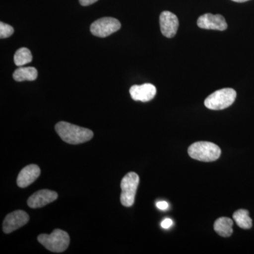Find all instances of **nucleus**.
<instances>
[{"label": "nucleus", "instance_id": "2", "mask_svg": "<svg viewBox=\"0 0 254 254\" xmlns=\"http://www.w3.org/2000/svg\"><path fill=\"white\" fill-rule=\"evenodd\" d=\"M188 153L190 158L194 160L202 162H213L220 158L221 150L215 143L199 141L189 147Z\"/></svg>", "mask_w": 254, "mask_h": 254}, {"label": "nucleus", "instance_id": "15", "mask_svg": "<svg viewBox=\"0 0 254 254\" xmlns=\"http://www.w3.org/2000/svg\"><path fill=\"white\" fill-rule=\"evenodd\" d=\"M233 219L237 225L244 230H249L252 227V220L248 210L240 209L233 214Z\"/></svg>", "mask_w": 254, "mask_h": 254}, {"label": "nucleus", "instance_id": "17", "mask_svg": "<svg viewBox=\"0 0 254 254\" xmlns=\"http://www.w3.org/2000/svg\"><path fill=\"white\" fill-rule=\"evenodd\" d=\"M14 29L12 26L6 23H0V38H9L14 33Z\"/></svg>", "mask_w": 254, "mask_h": 254}, {"label": "nucleus", "instance_id": "20", "mask_svg": "<svg viewBox=\"0 0 254 254\" xmlns=\"http://www.w3.org/2000/svg\"><path fill=\"white\" fill-rule=\"evenodd\" d=\"M98 0H79L80 4L82 5V6H89L93 3L96 2Z\"/></svg>", "mask_w": 254, "mask_h": 254}, {"label": "nucleus", "instance_id": "13", "mask_svg": "<svg viewBox=\"0 0 254 254\" xmlns=\"http://www.w3.org/2000/svg\"><path fill=\"white\" fill-rule=\"evenodd\" d=\"M233 221L232 219L222 217L218 218L214 223V230L220 236L229 237L233 233Z\"/></svg>", "mask_w": 254, "mask_h": 254}, {"label": "nucleus", "instance_id": "16", "mask_svg": "<svg viewBox=\"0 0 254 254\" xmlns=\"http://www.w3.org/2000/svg\"><path fill=\"white\" fill-rule=\"evenodd\" d=\"M33 60L31 52L28 48H21L15 53L14 61L17 66H23Z\"/></svg>", "mask_w": 254, "mask_h": 254}, {"label": "nucleus", "instance_id": "1", "mask_svg": "<svg viewBox=\"0 0 254 254\" xmlns=\"http://www.w3.org/2000/svg\"><path fill=\"white\" fill-rule=\"evenodd\" d=\"M55 131L64 141L69 144L85 143L93 137V132L91 130L66 122H60L57 124Z\"/></svg>", "mask_w": 254, "mask_h": 254}, {"label": "nucleus", "instance_id": "9", "mask_svg": "<svg viewBox=\"0 0 254 254\" xmlns=\"http://www.w3.org/2000/svg\"><path fill=\"white\" fill-rule=\"evenodd\" d=\"M160 31L164 36L172 38L176 35L179 28L177 16L170 11H163L160 16Z\"/></svg>", "mask_w": 254, "mask_h": 254}, {"label": "nucleus", "instance_id": "12", "mask_svg": "<svg viewBox=\"0 0 254 254\" xmlns=\"http://www.w3.org/2000/svg\"><path fill=\"white\" fill-rule=\"evenodd\" d=\"M41 175V169L36 165L25 167L18 174L17 185L21 188H26L33 183Z\"/></svg>", "mask_w": 254, "mask_h": 254}, {"label": "nucleus", "instance_id": "19", "mask_svg": "<svg viewBox=\"0 0 254 254\" xmlns=\"http://www.w3.org/2000/svg\"><path fill=\"white\" fill-rule=\"evenodd\" d=\"M156 206L157 208L160 209V210H168L169 208V203L168 202L162 200V201L157 202Z\"/></svg>", "mask_w": 254, "mask_h": 254}, {"label": "nucleus", "instance_id": "21", "mask_svg": "<svg viewBox=\"0 0 254 254\" xmlns=\"http://www.w3.org/2000/svg\"><path fill=\"white\" fill-rule=\"evenodd\" d=\"M232 1H235V2L242 3L249 1V0H232Z\"/></svg>", "mask_w": 254, "mask_h": 254}, {"label": "nucleus", "instance_id": "4", "mask_svg": "<svg viewBox=\"0 0 254 254\" xmlns=\"http://www.w3.org/2000/svg\"><path fill=\"white\" fill-rule=\"evenodd\" d=\"M236 97L237 92L233 88H222L207 97L204 102L205 106L213 110L226 109L233 104Z\"/></svg>", "mask_w": 254, "mask_h": 254}, {"label": "nucleus", "instance_id": "3", "mask_svg": "<svg viewBox=\"0 0 254 254\" xmlns=\"http://www.w3.org/2000/svg\"><path fill=\"white\" fill-rule=\"evenodd\" d=\"M38 240L47 250L55 253L64 252L70 243V238L67 232L60 229H56L50 235H40Z\"/></svg>", "mask_w": 254, "mask_h": 254}, {"label": "nucleus", "instance_id": "6", "mask_svg": "<svg viewBox=\"0 0 254 254\" xmlns=\"http://www.w3.org/2000/svg\"><path fill=\"white\" fill-rule=\"evenodd\" d=\"M121 23L115 18L104 17L96 20L91 26V32L93 36L105 38L119 31Z\"/></svg>", "mask_w": 254, "mask_h": 254}, {"label": "nucleus", "instance_id": "7", "mask_svg": "<svg viewBox=\"0 0 254 254\" xmlns=\"http://www.w3.org/2000/svg\"><path fill=\"white\" fill-rule=\"evenodd\" d=\"M29 220V216L23 210H16L6 215L3 222V231L9 234L24 226Z\"/></svg>", "mask_w": 254, "mask_h": 254}, {"label": "nucleus", "instance_id": "8", "mask_svg": "<svg viewBox=\"0 0 254 254\" xmlns=\"http://www.w3.org/2000/svg\"><path fill=\"white\" fill-rule=\"evenodd\" d=\"M198 27L207 30L225 31L227 23L225 18L220 14H205L200 16L197 21Z\"/></svg>", "mask_w": 254, "mask_h": 254}, {"label": "nucleus", "instance_id": "5", "mask_svg": "<svg viewBox=\"0 0 254 254\" xmlns=\"http://www.w3.org/2000/svg\"><path fill=\"white\" fill-rule=\"evenodd\" d=\"M139 185V177L136 173L131 172L125 175L122 180V193L120 201L125 207H131L134 203L137 189Z\"/></svg>", "mask_w": 254, "mask_h": 254}, {"label": "nucleus", "instance_id": "10", "mask_svg": "<svg viewBox=\"0 0 254 254\" xmlns=\"http://www.w3.org/2000/svg\"><path fill=\"white\" fill-rule=\"evenodd\" d=\"M58 197V193L53 190H42L31 195L28 199L27 203L31 208H42L55 201Z\"/></svg>", "mask_w": 254, "mask_h": 254}, {"label": "nucleus", "instance_id": "11", "mask_svg": "<svg viewBox=\"0 0 254 254\" xmlns=\"http://www.w3.org/2000/svg\"><path fill=\"white\" fill-rule=\"evenodd\" d=\"M132 99L135 101L143 103L153 100L156 95L157 89L151 83H144L142 85H134L129 90Z\"/></svg>", "mask_w": 254, "mask_h": 254}, {"label": "nucleus", "instance_id": "14", "mask_svg": "<svg viewBox=\"0 0 254 254\" xmlns=\"http://www.w3.org/2000/svg\"><path fill=\"white\" fill-rule=\"evenodd\" d=\"M13 78L15 81L18 82L35 81L38 78V71L36 68L31 66H19L13 73Z\"/></svg>", "mask_w": 254, "mask_h": 254}, {"label": "nucleus", "instance_id": "18", "mask_svg": "<svg viewBox=\"0 0 254 254\" xmlns=\"http://www.w3.org/2000/svg\"><path fill=\"white\" fill-rule=\"evenodd\" d=\"M173 225V221L170 218H165L161 222V227L164 229H169Z\"/></svg>", "mask_w": 254, "mask_h": 254}]
</instances>
